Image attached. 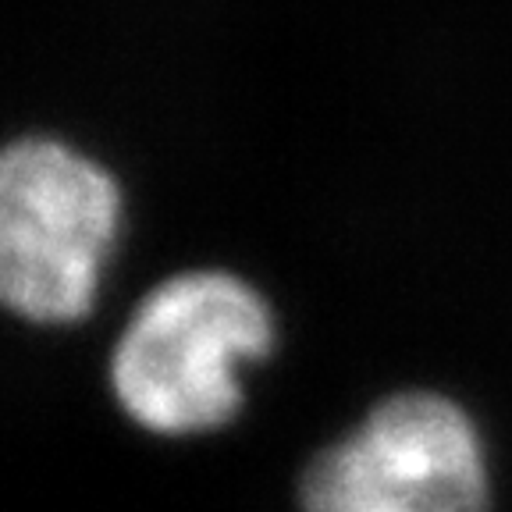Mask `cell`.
<instances>
[{
	"mask_svg": "<svg viewBox=\"0 0 512 512\" xmlns=\"http://www.w3.org/2000/svg\"><path fill=\"white\" fill-rule=\"evenodd\" d=\"M281 345L278 306L235 267L192 264L157 278L121 320L107 352V392L136 431L192 441L232 427L249 370Z\"/></svg>",
	"mask_w": 512,
	"mask_h": 512,
	"instance_id": "obj_1",
	"label": "cell"
},
{
	"mask_svg": "<svg viewBox=\"0 0 512 512\" xmlns=\"http://www.w3.org/2000/svg\"><path fill=\"white\" fill-rule=\"evenodd\" d=\"M299 512H495L484 427L441 388H399L320 445L296 480Z\"/></svg>",
	"mask_w": 512,
	"mask_h": 512,
	"instance_id": "obj_3",
	"label": "cell"
},
{
	"mask_svg": "<svg viewBox=\"0 0 512 512\" xmlns=\"http://www.w3.org/2000/svg\"><path fill=\"white\" fill-rule=\"evenodd\" d=\"M128 221L118 171L61 132H22L0 157V299L29 328L93 317Z\"/></svg>",
	"mask_w": 512,
	"mask_h": 512,
	"instance_id": "obj_2",
	"label": "cell"
}]
</instances>
